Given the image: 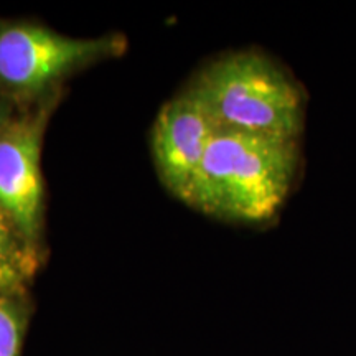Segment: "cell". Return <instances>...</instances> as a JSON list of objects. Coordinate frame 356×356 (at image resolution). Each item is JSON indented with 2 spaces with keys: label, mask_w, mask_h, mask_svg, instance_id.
<instances>
[{
  "label": "cell",
  "mask_w": 356,
  "mask_h": 356,
  "mask_svg": "<svg viewBox=\"0 0 356 356\" xmlns=\"http://www.w3.org/2000/svg\"><path fill=\"white\" fill-rule=\"evenodd\" d=\"M13 118H15V115L12 114L10 102H8L7 97L0 92V134H2V131L8 126V124H10Z\"/></svg>",
  "instance_id": "obj_9"
},
{
  "label": "cell",
  "mask_w": 356,
  "mask_h": 356,
  "mask_svg": "<svg viewBox=\"0 0 356 356\" xmlns=\"http://www.w3.org/2000/svg\"><path fill=\"white\" fill-rule=\"evenodd\" d=\"M190 88L220 129L286 139H299L304 129V91L259 53L222 56L207 66Z\"/></svg>",
  "instance_id": "obj_2"
},
{
  "label": "cell",
  "mask_w": 356,
  "mask_h": 356,
  "mask_svg": "<svg viewBox=\"0 0 356 356\" xmlns=\"http://www.w3.org/2000/svg\"><path fill=\"white\" fill-rule=\"evenodd\" d=\"M32 310L26 291L0 293V356H22Z\"/></svg>",
  "instance_id": "obj_6"
},
{
  "label": "cell",
  "mask_w": 356,
  "mask_h": 356,
  "mask_svg": "<svg viewBox=\"0 0 356 356\" xmlns=\"http://www.w3.org/2000/svg\"><path fill=\"white\" fill-rule=\"evenodd\" d=\"M60 91L15 115L0 134V207L35 254L43 234L42 144Z\"/></svg>",
  "instance_id": "obj_4"
},
{
  "label": "cell",
  "mask_w": 356,
  "mask_h": 356,
  "mask_svg": "<svg viewBox=\"0 0 356 356\" xmlns=\"http://www.w3.org/2000/svg\"><path fill=\"white\" fill-rule=\"evenodd\" d=\"M220 131L197 92L188 88L168 101L152 129V155L160 180L170 193L188 203L208 145Z\"/></svg>",
  "instance_id": "obj_5"
},
{
  "label": "cell",
  "mask_w": 356,
  "mask_h": 356,
  "mask_svg": "<svg viewBox=\"0 0 356 356\" xmlns=\"http://www.w3.org/2000/svg\"><path fill=\"white\" fill-rule=\"evenodd\" d=\"M0 261L8 262L32 279L38 269L40 256L26 246L15 225L0 207Z\"/></svg>",
  "instance_id": "obj_7"
},
{
  "label": "cell",
  "mask_w": 356,
  "mask_h": 356,
  "mask_svg": "<svg viewBox=\"0 0 356 356\" xmlns=\"http://www.w3.org/2000/svg\"><path fill=\"white\" fill-rule=\"evenodd\" d=\"M30 277L8 262L0 261V293L24 292Z\"/></svg>",
  "instance_id": "obj_8"
},
{
  "label": "cell",
  "mask_w": 356,
  "mask_h": 356,
  "mask_svg": "<svg viewBox=\"0 0 356 356\" xmlns=\"http://www.w3.org/2000/svg\"><path fill=\"white\" fill-rule=\"evenodd\" d=\"M297 139L220 129L208 145L188 203L220 220H270L299 168Z\"/></svg>",
  "instance_id": "obj_1"
},
{
  "label": "cell",
  "mask_w": 356,
  "mask_h": 356,
  "mask_svg": "<svg viewBox=\"0 0 356 356\" xmlns=\"http://www.w3.org/2000/svg\"><path fill=\"white\" fill-rule=\"evenodd\" d=\"M122 35L74 38L30 22L0 24V92L22 101H42L58 92L76 71L121 56Z\"/></svg>",
  "instance_id": "obj_3"
}]
</instances>
